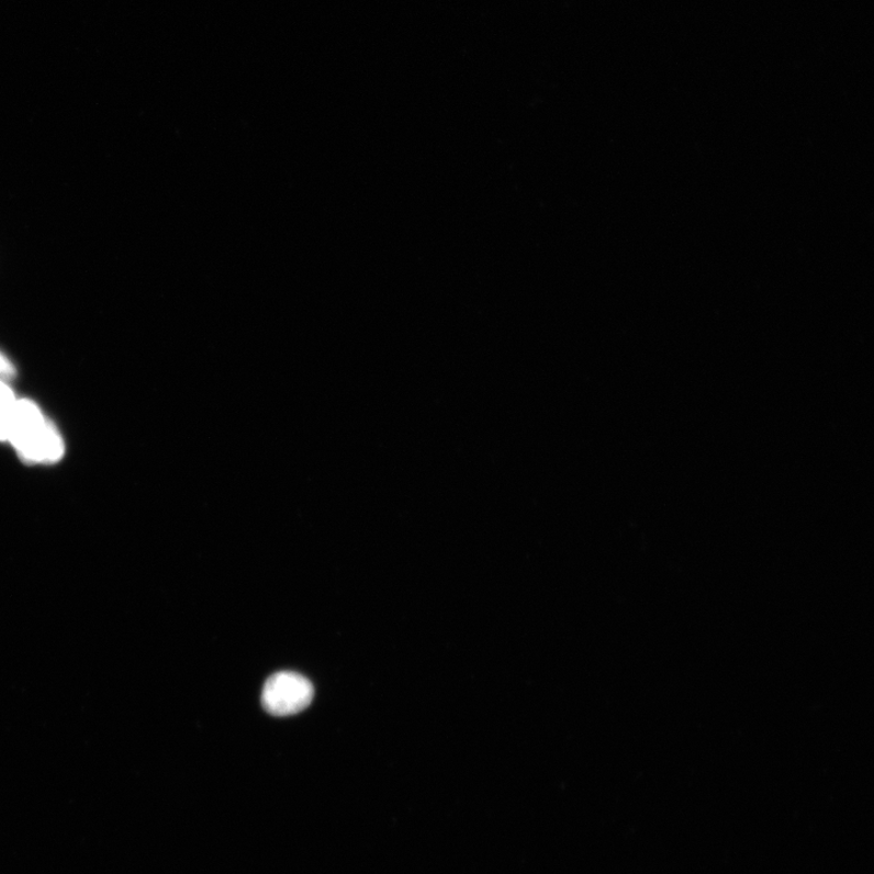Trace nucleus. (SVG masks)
I'll use <instances>...</instances> for the list:
<instances>
[{
    "label": "nucleus",
    "mask_w": 874,
    "mask_h": 874,
    "mask_svg": "<svg viewBox=\"0 0 874 874\" xmlns=\"http://www.w3.org/2000/svg\"><path fill=\"white\" fill-rule=\"evenodd\" d=\"M15 376V367L0 352V381L9 382Z\"/></svg>",
    "instance_id": "4"
},
{
    "label": "nucleus",
    "mask_w": 874,
    "mask_h": 874,
    "mask_svg": "<svg viewBox=\"0 0 874 874\" xmlns=\"http://www.w3.org/2000/svg\"><path fill=\"white\" fill-rule=\"evenodd\" d=\"M16 397L8 382L0 381V441L8 440L11 419L16 406Z\"/></svg>",
    "instance_id": "3"
},
{
    "label": "nucleus",
    "mask_w": 874,
    "mask_h": 874,
    "mask_svg": "<svg viewBox=\"0 0 874 874\" xmlns=\"http://www.w3.org/2000/svg\"><path fill=\"white\" fill-rule=\"evenodd\" d=\"M314 686L305 676L294 672H280L269 677L262 688L261 704L270 715H296L312 704Z\"/></svg>",
    "instance_id": "2"
},
{
    "label": "nucleus",
    "mask_w": 874,
    "mask_h": 874,
    "mask_svg": "<svg viewBox=\"0 0 874 874\" xmlns=\"http://www.w3.org/2000/svg\"><path fill=\"white\" fill-rule=\"evenodd\" d=\"M8 440L27 464H54L65 453L59 430L31 400H18Z\"/></svg>",
    "instance_id": "1"
}]
</instances>
